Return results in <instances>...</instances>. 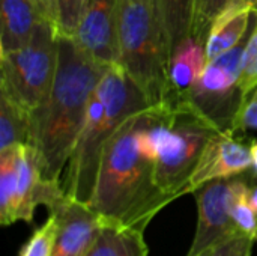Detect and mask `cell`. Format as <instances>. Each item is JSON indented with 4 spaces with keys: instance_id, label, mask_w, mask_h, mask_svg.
<instances>
[{
    "instance_id": "6da1fadb",
    "label": "cell",
    "mask_w": 257,
    "mask_h": 256,
    "mask_svg": "<svg viewBox=\"0 0 257 256\" xmlns=\"http://www.w3.org/2000/svg\"><path fill=\"white\" fill-rule=\"evenodd\" d=\"M108 66L92 59L74 38L59 35V57L47 100L30 113V142L42 177L60 181L86 121L90 97Z\"/></svg>"
},
{
    "instance_id": "7a4b0ae2",
    "label": "cell",
    "mask_w": 257,
    "mask_h": 256,
    "mask_svg": "<svg viewBox=\"0 0 257 256\" xmlns=\"http://www.w3.org/2000/svg\"><path fill=\"white\" fill-rule=\"evenodd\" d=\"M139 115L130 116L105 143L89 207L104 220L145 231L173 199L157 186L155 160L139 145Z\"/></svg>"
},
{
    "instance_id": "3957f363",
    "label": "cell",
    "mask_w": 257,
    "mask_h": 256,
    "mask_svg": "<svg viewBox=\"0 0 257 256\" xmlns=\"http://www.w3.org/2000/svg\"><path fill=\"white\" fill-rule=\"evenodd\" d=\"M149 107V100L120 63L105 69L90 97L86 121L62 183L71 199L89 205L105 143L130 116Z\"/></svg>"
},
{
    "instance_id": "277c9868",
    "label": "cell",
    "mask_w": 257,
    "mask_h": 256,
    "mask_svg": "<svg viewBox=\"0 0 257 256\" xmlns=\"http://www.w3.org/2000/svg\"><path fill=\"white\" fill-rule=\"evenodd\" d=\"M119 63L151 106H170V51L157 0H120Z\"/></svg>"
},
{
    "instance_id": "5b68a950",
    "label": "cell",
    "mask_w": 257,
    "mask_h": 256,
    "mask_svg": "<svg viewBox=\"0 0 257 256\" xmlns=\"http://www.w3.org/2000/svg\"><path fill=\"white\" fill-rule=\"evenodd\" d=\"M57 57L59 30L53 18H45L24 47L0 56V89L32 113L51 91Z\"/></svg>"
},
{
    "instance_id": "8992f818",
    "label": "cell",
    "mask_w": 257,
    "mask_h": 256,
    "mask_svg": "<svg viewBox=\"0 0 257 256\" xmlns=\"http://www.w3.org/2000/svg\"><path fill=\"white\" fill-rule=\"evenodd\" d=\"M170 136L155 161V183L173 201L188 195V183L209 139L221 131L190 103H176Z\"/></svg>"
},
{
    "instance_id": "52a82bcc",
    "label": "cell",
    "mask_w": 257,
    "mask_h": 256,
    "mask_svg": "<svg viewBox=\"0 0 257 256\" xmlns=\"http://www.w3.org/2000/svg\"><path fill=\"white\" fill-rule=\"evenodd\" d=\"M244 47L245 41L209 60L185 100L221 131L232 130V124L244 101L239 88Z\"/></svg>"
},
{
    "instance_id": "ba28073f",
    "label": "cell",
    "mask_w": 257,
    "mask_h": 256,
    "mask_svg": "<svg viewBox=\"0 0 257 256\" xmlns=\"http://www.w3.org/2000/svg\"><path fill=\"white\" fill-rule=\"evenodd\" d=\"M241 175L214 180L194 192L197 201V229L187 256H197L238 234H242L232 217V202Z\"/></svg>"
},
{
    "instance_id": "9c48e42d",
    "label": "cell",
    "mask_w": 257,
    "mask_h": 256,
    "mask_svg": "<svg viewBox=\"0 0 257 256\" xmlns=\"http://www.w3.org/2000/svg\"><path fill=\"white\" fill-rule=\"evenodd\" d=\"M119 12L120 0H87L75 42L98 63H119Z\"/></svg>"
},
{
    "instance_id": "30bf717a",
    "label": "cell",
    "mask_w": 257,
    "mask_h": 256,
    "mask_svg": "<svg viewBox=\"0 0 257 256\" xmlns=\"http://www.w3.org/2000/svg\"><path fill=\"white\" fill-rule=\"evenodd\" d=\"M251 169L250 146L241 142L235 133H215L199 160V164L188 183V193L214 180H226L245 174Z\"/></svg>"
},
{
    "instance_id": "8fae6325",
    "label": "cell",
    "mask_w": 257,
    "mask_h": 256,
    "mask_svg": "<svg viewBox=\"0 0 257 256\" xmlns=\"http://www.w3.org/2000/svg\"><path fill=\"white\" fill-rule=\"evenodd\" d=\"M50 213L59 219V232L51 256H86L101 225V216L87 204L66 196Z\"/></svg>"
},
{
    "instance_id": "7c38bea8",
    "label": "cell",
    "mask_w": 257,
    "mask_h": 256,
    "mask_svg": "<svg viewBox=\"0 0 257 256\" xmlns=\"http://www.w3.org/2000/svg\"><path fill=\"white\" fill-rule=\"evenodd\" d=\"M0 15V54L24 47L38 24L45 18H53L48 8L39 0H2Z\"/></svg>"
},
{
    "instance_id": "4fadbf2b",
    "label": "cell",
    "mask_w": 257,
    "mask_h": 256,
    "mask_svg": "<svg viewBox=\"0 0 257 256\" xmlns=\"http://www.w3.org/2000/svg\"><path fill=\"white\" fill-rule=\"evenodd\" d=\"M254 9L256 5L251 0H235L214 18L205 41L208 62L230 51L247 38Z\"/></svg>"
},
{
    "instance_id": "5bb4252c",
    "label": "cell",
    "mask_w": 257,
    "mask_h": 256,
    "mask_svg": "<svg viewBox=\"0 0 257 256\" xmlns=\"http://www.w3.org/2000/svg\"><path fill=\"white\" fill-rule=\"evenodd\" d=\"M206 63L205 42L193 36L172 54L169 62L170 106L187 100L199 81Z\"/></svg>"
},
{
    "instance_id": "9a60e30c",
    "label": "cell",
    "mask_w": 257,
    "mask_h": 256,
    "mask_svg": "<svg viewBox=\"0 0 257 256\" xmlns=\"http://www.w3.org/2000/svg\"><path fill=\"white\" fill-rule=\"evenodd\" d=\"M145 231L125 228L101 219L99 229L86 256H148Z\"/></svg>"
},
{
    "instance_id": "2e32d148",
    "label": "cell",
    "mask_w": 257,
    "mask_h": 256,
    "mask_svg": "<svg viewBox=\"0 0 257 256\" xmlns=\"http://www.w3.org/2000/svg\"><path fill=\"white\" fill-rule=\"evenodd\" d=\"M164 24L170 57L193 36L196 0H157Z\"/></svg>"
},
{
    "instance_id": "e0dca14e",
    "label": "cell",
    "mask_w": 257,
    "mask_h": 256,
    "mask_svg": "<svg viewBox=\"0 0 257 256\" xmlns=\"http://www.w3.org/2000/svg\"><path fill=\"white\" fill-rule=\"evenodd\" d=\"M30 112L0 89V151L30 142Z\"/></svg>"
},
{
    "instance_id": "ac0fdd59",
    "label": "cell",
    "mask_w": 257,
    "mask_h": 256,
    "mask_svg": "<svg viewBox=\"0 0 257 256\" xmlns=\"http://www.w3.org/2000/svg\"><path fill=\"white\" fill-rule=\"evenodd\" d=\"M18 146L14 145L0 151V223L3 226L17 222Z\"/></svg>"
},
{
    "instance_id": "d6986e66",
    "label": "cell",
    "mask_w": 257,
    "mask_h": 256,
    "mask_svg": "<svg viewBox=\"0 0 257 256\" xmlns=\"http://www.w3.org/2000/svg\"><path fill=\"white\" fill-rule=\"evenodd\" d=\"M248 190L250 183L241 177L232 202V217L242 234L251 237L253 240H257V216L248 201Z\"/></svg>"
},
{
    "instance_id": "ffe728a7",
    "label": "cell",
    "mask_w": 257,
    "mask_h": 256,
    "mask_svg": "<svg viewBox=\"0 0 257 256\" xmlns=\"http://www.w3.org/2000/svg\"><path fill=\"white\" fill-rule=\"evenodd\" d=\"M59 232V219L50 213L48 219L41 225L32 237L24 243L18 256H51L54 250L56 238Z\"/></svg>"
},
{
    "instance_id": "44dd1931",
    "label": "cell",
    "mask_w": 257,
    "mask_h": 256,
    "mask_svg": "<svg viewBox=\"0 0 257 256\" xmlns=\"http://www.w3.org/2000/svg\"><path fill=\"white\" fill-rule=\"evenodd\" d=\"M239 88L244 100L257 88V11H254V26L248 32L241 59Z\"/></svg>"
},
{
    "instance_id": "7402d4cb",
    "label": "cell",
    "mask_w": 257,
    "mask_h": 256,
    "mask_svg": "<svg viewBox=\"0 0 257 256\" xmlns=\"http://www.w3.org/2000/svg\"><path fill=\"white\" fill-rule=\"evenodd\" d=\"M87 0H54V23L59 35L74 38Z\"/></svg>"
},
{
    "instance_id": "603a6c76",
    "label": "cell",
    "mask_w": 257,
    "mask_h": 256,
    "mask_svg": "<svg viewBox=\"0 0 257 256\" xmlns=\"http://www.w3.org/2000/svg\"><path fill=\"white\" fill-rule=\"evenodd\" d=\"M235 0H196L194 5V26H193V38L200 41H206L208 30L214 18ZM257 5V0H251Z\"/></svg>"
},
{
    "instance_id": "cb8c5ba5",
    "label": "cell",
    "mask_w": 257,
    "mask_h": 256,
    "mask_svg": "<svg viewBox=\"0 0 257 256\" xmlns=\"http://www.w3.org/2000/svg\"><path fill=\"white\" fill-rule=\"evenodd\" d=\"M254 241L245 234H238L197 256H251Z\"/></svg>"
},
{
    "instance_id": "d4e9b609",
    "label": "cell",
    "mask_w": 257,
    "mask_h": 256,
    "mask_svg": "<svg viewBox=\"0 0 257 256\" xmlns=\"http://www.w3.org/2000/svg\"><path fill=\"white\" fill-rule=\"evenodd\" d=\"M257 130V88L242 101V106L232 124V133Z\"/></svg>"
},
{
    "instance_id": "484cf974",
    "label": "cell",
    "mask_w": 257,
    "mask_h": 256,
    "mask_svg": "<svg viewBox=\"0 0 257 256\" xmlns=\"http://www.w3.org/2000/svg\"><path fill=\"white\" fill-rule=\"evenodd\" d=\"M250 151H251V170H253L254 180L257 181V140L250 145Z\"/></svg>"
},
{
    "instance_id": "4316f807",
    "label": "cell",
    "mask_w": 257,
    "mask_h": 256,
    "mask_svg": "<svg viewBox=\"0 0 257 256\" xmlns=\"http://www.w3.org/2000/svg\"><path fill=\"white\" fill-rule=\"evenodd\" d=\"M248 201H250V204H251V207H253V210H254V213H256L257 216V181L254 184H250Z\"/></svg>"
},
{
    "instance_id": "83f0119b",
    "label": "cell",
    "mask_w": 257,
    "mask_h": 256,
    "mask_svg": "<svg viewBox=\"0 0 257 256\" xmlns=\"http://www.w3.org/2000/svg\"><path fill=\"white\" fill-rule=\"evenodd\" d=\"M39 2H42V3L48 8V11H50L51 15H53V20H54V0H39Z\"/></svg>"
},
{
    "instance_id": "f1b7e54d",
    "label": "cell",
    "mask_w": 257,
    "mask_h": 256,
    "mask_svg": "<svg viewBox=\"0 0 257 256\" xmlns=\"http://www.w3.org/2000/svg\"><path fill=\"white\" fill-rule=\"evenodd\" d=\"M254 11H257V5H256V9H254Z\"/></svg>"
}]
</instances>
